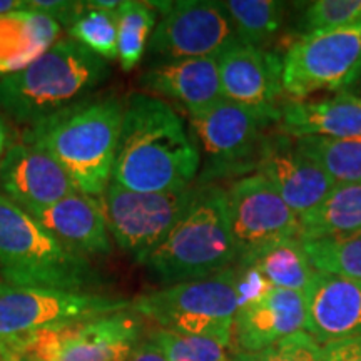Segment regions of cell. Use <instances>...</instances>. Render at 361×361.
I'll return each mask as SVG.
<instances>
[{"instance_id":"obj_4","label":"cell","mask_w":361,"mask_h":361,"mask_svg":"<svg viewBox=\"0 0 361 361\" xmlns=\"http://www.w3.org/2000/svg\"><path fill=\"white\" fill-rule=\"evenodd\" d=\"M236 264L228 191L216 183L197 184L186 211L146 261L166 286L211 278Z\"/></svg>"},{"instance_id":"obj_36","label":"cell","mask_w":361,"mask_h":361,"mask_svg":"<svg viewBox=\"0 0 361 361\" xmlns=\"http://www.w3.org/2000/svg\"><path fill=\"white\" fill-rule=\"evenodd\" d=\"M11 124H8V119L0 111V162H2L4 156H6L7 149L11 147Z\"/></svg>"},{"instance_id":"obj_1","label":"cell","mask_w":361,"mask_h":361,"mask_svg":"<svg viewBox=\"0 0 361 361\" xmlns=\"http://www.w3.org/2000/svg\"><path fill=\"white\" fill-rule=\"evenodd\" d=\"M201 156L183 117L146 92L124 97L111 183L134 192H174L194 186Z\"/></svg>"},{"instance_id":"obj_33","label":"cell","mask_w":361,"mask_h":361,"mask_svg":"<svg viewBox=\"0 0 361 361\" xmlns=\"http://www.w3.org/2000/svg\"><path fill=\"white\" fill-rule=\"evenodd\" d=\"M85 2H69V0H27V11H34L51 17L61 27H69L82 13Z\"/></svg>"},{"instance_id":"obj_27","label":"cell","mask_w":361,"mask_h":361,"mask_svg":"<svg viewBox=\"0 0 361 361\" xmlns=\"http://www.w3.org/2000/svg\"><path fill=\"white\" fill-rule=\"evenodd\" d=\"M295 141L335 184L361 183V139L300 137Z\"/></svg>"},{"instance_id":"obj_10","label":"cell","mask_w":361,"mask_h":361,"mask_svg":"<svg viewBox=\"0 0 361 361\" xmlns=\"http://www.w3.org/2000/svg\"><path fill=\"white\" fill-rule=\"evenodd\" d=\"M361 57V22L301 34L283 56V89L290 101L319 90H350Z\"/></svg>"},{"instance_id":"obj_18","label":"cell","mask_w":361,"mask_h":361,"mask_svg":"<svg viewBox=\"0 0 361 361\" xmlns=\"http://www.w3.org/2000/svg\"><path fill=\"white\" fill-rule=\"evenodd\" d=\"M305 331L319 343L361 336V281L316 273L305 291Z\"/></svg>"},{"instance_id":"obj_24","label":"cell","mask_w":361,"mask_h":361,"mask_svg":"<svg viewBox=\"0 0 361 361\" xmlns=\"http://www.w3.org/2000/svg\"><path fill=\"white\" fill-rule=\"evenodd\" d=\"M255 266L273 288L305 293L316 276V271L301 238H288L274 243L245 264Z\"/></svg>"},{"instance_id":"obj_37","label":"cell","mask_w":361,"mask_h":361,"mask_svg":"<svg viewBox=\"0 0 361 361\" xmlns=\"http://www.w3.org/2000/svg\"><path fill=\"white\" fill-rule=\"evenodd\" d=\"M27 0H0V16H6V13L16 12V11H24Z\"/></svg>"},{"instance_id":"obj_14","label":"cell","mask_w":361,"mask_h":361,"mask_svg":"<svg viewBox=\"0 0 361 361\" xmlns=\"http://www.w3.org/2000/svg\"><path fill=\"white\" fill-rule=\"evenodd\" d=\"M79 192L69 174L37 144L12 142L0 162V194L32 216Z\"/></svg>"},{"instance_id":"obj_21","label":"cell","mask_w":361,"mask_h":361,"mask_svg":"<svg viewBox=\"0 0 361 361\" xmlns=\"http://www.w3.org/2000/svg\"><path fill=\"white\" fill-rule=\"evenodd\" d=\"M35 218L66 246L85 258L112 252L111 233L96 197L82 192L71 194L35 214Z\"/></svg>"},{"instance_id":"obj_28","label":"cell","mask_w":361,"mask_h":361,"mask_svg":"<svg viewBox=\"0 0 361 361\" xmlns=\"http://www.w3.org/2000/svg\"><path fill=\"white\" fill-rule=\"evenodd\" d=\"M303 243L311 264L318 273L361 281V233Z\"/></svg>"},{"instance_id":"obj_2","label":"cell","mask_w":361,"mask_h":361,"mask_svg":"<svg viewBox=\"0 0 361 361\" xmlns=\"http://www.w3.org/2000/svg\"><path fill=\"white\" fill-rule=\"evenodd\" d=\"M124 116V97L92 96L25 129L34 142L64 168L79 192L99 197L111 184Z\"/></svg>"},{"instance_id":"obj_8","label":"cell","mask_w":361,"mask_h":361,"mask_svg":"<svg viewBox=\"0 0 361 361\" xmlns=\"http://www.w3.org/2000/svg\"><path fill=\"white\" fill-rule=\"evenodd\" d=\"M141 336L139 316L124 310L44 329L8 346L20 361H126Z\"/></svg>"},{"instance_id":"obj_19","label":"cell","mask_w":361,"mask_h":361,"mask_svg":"<svg viewBox=\"0 0 361 361\" xmlns=\"http://www.w3.org/2000/svg\"><path fill=\"white\" fill-rule=\"evenodd\" d=\"M141 85L146 94L180 104L188 114L224 97L218 59L211 57L157 62L141 75Z\"/></svg>"},{"instance_id":"obj_7","label":"cell","mask_w":361,"mask_h":361,"mask_svg":"<svg viewBox=\"0 0 361 361\" xmlns=\"http://www.w3.org/2000/svg\"><path fill=\"white\" fill-rule=\"evenodd\" d=\"M188 116L201 162L204 161L197 184L239 179L258 169L266 134L276 124L226 97Z\"/></svg>"},{"instance_id":"obj_13","label":"cell","mask_w":361,"mask_h":361,"mask_svg":"<svg viewBox=\"0 0 361 361\" xmlns=\"http://www.w3.org/2000/svg\"><path fill=\"white\" fill-rule=\"evenodd\" d=\"M226 191L238 264L281 239L301 236L300 216L261 174L239 178Z\"/></svg>"},{"instance_id":"obj_9","label":"cell","mask_w":361,"mask_h":361,"mask_svg":"<svg viewBox=\"0 0 361 361\" xmlns=\"http://www.w3.org/2000/svg\"><path fill=\"white\" fill-rule=\"evenodd\" d=\"M129 308L130 301L102 293L13 286L0 279V341L11 345L44 329Z\"/></svg>"},{"instance_id":"obj_11","label":"cell","mask_w":361,"mask_h":361,"mask_svg":"<svg viewBox=\"0 0 361 361\" xmlns=\"http://www.w3.org/2000/svg\"><path fill=\"white\" fill-rule=\"evenodd\" d=\"M197 184L174 192H134L109 184L99 197L112 241L135 263L146 264L196 194Z\"/></svg>"},{"instance_id":"obj_32","label":"cell","mask_w":361,"mask_h":361,"mask_svg":"<svg viewBox=\"0 0 361 361\" xmlns=\"http://www.w3.org/2000/svg\"><path fill=\"white\" fill-rule=\"evenodd\" d=\"M229 361H322V345L306 331H298L263 350L233 351Z\"/></svg>"},{"instance_id":"obj_20","label":"cell","mask_w":361,"mask_h":361,"mask_svg":"<svg viewBox=\"0 0 361 361\" xmlns=\"http://www.w3.org/2000/svg\"><path fill=\"white\" fill-rule=\"evenodd\" d=\"M278 128L293 139H361V97L341 90L333 97L286 101Z\"/></svg>"},{"instance_id":"obj_26","label":"cell","mask_w":361,"mask_h":361,"mask_svg":"<svg viewBox=\"0 0 361 361\" xmlns=\"http://www.w3.org/2000/svg\"><path fill=\"white\" fill-rule=\"evenodd\" d=\"M156 22L157 11L151 2L126 0L117 8V61L123 71H134L142 61Z\"/></svg>"},{"instance_id":"obj_16","label":"cell","mask_w":361,"mask_h":361,"mask_svg":"<svg viewBox=\"0 0 361 361\" xmlns=\"http://www.w3.org/2000/svg\"><path fill=\"white\" fill-rule=\"evenodd\" d=\"M256 171L300 218L322 204L336 186L319 166L300 151L295 139L281 130L266 134Z\"/></svg>"},{"instance_id":"obj_6","label":"cell","mask_w":361,"mask_h":361,"mask_svg":"<svg viewBox=\"0 0 361 361\" xmlns=\"http://www.w3.org/2000/svg\"><path fill=\"white\" fill-rule=\"evenodd\" d=\"M129 310L154 323L156 328L211 338L229 348L239 310L238 268L233 266L211 278L146 293L134 298Z\"/></svg>"},{"instance_id":"obj_29","label":"cell","mask_w":361,"mask_h":361,"mask_svg":"<svg viewBox=\"0 0 361 361\" xmlns=\"http://www.w3.org/2000/svg\"><path fill=\"white\" fill-rule=\"evenodd\" d=\"M69 37L104 61H117V11H104L85 2L69 29Z\"/></svg>"},{"instance_id":"obj_41","label":"cell","mask_w":361,"mask_h":361,"mask_svg":"<svg viewBox=\"0 0 361 361\" xmlns=\"http://www.w3.org/2000/svg\"><path fill=\"white\" fill-rule=\"evenodd\" d=\"M360 97H361V96H360Z\"/></svg>"},{"instance_id":"obj_38","label":"cell","mask_w":361,"mask_h":361,"mask_svg":"<svg viewBox=\"0 0 361 361\" xmlns=\"http://www.w3.org/2000/svg\"><path fill=\"white\" fill-rule=\"evenodd\" d=\"M0 361H20V360L17 358L11 346L0 341Z\"/></svg>"},{"instance_id":"obj_34","label":"cell","mask_w":361,"mask_h":361,"mask_svg":"<svg viewBox=\"0 0 361 361\" xmlns=\"http://www.w3.org/2000/svg\"><path fill=\"white\" fill-rule=\"evenodd\" d=\"M322 361H361V336L345 338L323 345Z\"/></svg>"},{"instance_id":"obj_15","label":"cell","mask_w":361,"mask_h":361,"mask_svg":"<svg viewBox=\"0 0 361 361\" xmlns=\"http://www.w3.org/2000/svg\"><path fill=\"white\" fill-rule=\"evenodd\" d=\"M223 96L279 123L283 97V57L236 40L218 57Z\"/></svg>"},{"instance_id":"obj_39","label":"cell","mask_w":361,"mask_h":361,"mask_svg":"<svg viewBox=\"0 0 361 361\" xmlns=\"http://www.w3.org/2000/svg\"><path fill=\"white\" fill-rule=\"evenodd\" d=\"M353 89H361V57H360V66H358V71H356V75H355L353 85H351L350 92H353Z\"/></svg>"},{"instance_id":"obj_5","label":"cell","mask_w":361,"mask_h":361,"mask_svg":"<svg viewBox=\"0 0 361 361\" xmlns=\"http://www.w3.org/2000/svg\"><path fill=\"white\" fill-rule=\"evenodd\" d=\"M0 279L13 286L92 291L101 274L89 258L0 194Z\"/></svg>"},{"instance_id":"obj_25","label":"cell","mask_w":361,"mask_h":361,"mask_svg":"<svg viewBox=\"0 0 361 361\" xmlns=\"http://www.w3.org/2000/svg\"><path fill=\"white\" fill-rule=\"evenodd\" d=\"M231 20L238 40L256 49H268L284 22V4L276 0H226L219 2Z\"/></svg>"},{"instance_id":"obj_22","label":"cell","mask_w":361,"mask_h":361,"mask_svg":"<svg viewBox=\"0 0 361 361\" xmlns=\"http://www.w3.org/2000/svg\"><path fill=\"white\" fill-rule=\"evenodd\" d=\"M62 27L34 11L0 16V80L24 71L61 39Z\"/></svg>"},{"instance_id":"obj_40","label":"cell","mask_w":361,"mask_h":361,"mask_svg":"<svg viewBox=\"0 0 361 361\" xmlns=\"http://www.w3.org/2000/svg\"><path fill=\"white\" fill-rule=\"evenodd\" d=\"M228 361H229V360H228Z\"/></svg>"},{"instance_id":"obj_12","label":"cell","mask_w":361,"mask_h":361,"mask_svg":"<svg viewBox=\"0 0 361 361\" xmlns=\"http://www.w3.org/2000/svg\"><path fill=\"white\" fill-rule=\"evenodd\" d=\"M151 4L162 12V17L147 49L161 61L218 59L238 40L231 20L219 2L179 0Z\"/></svg>"},{"instance_id":"obj_23","label":"cell","mask_w":361,"mask_h":361,"mask_svg":"<svg viewBox=\"0 0 361 361\" xmlns=\"http://www.w3.org/2000/svg\"><path fill=\"white\" fill-rule=\"evenodd\" d=\"M301 239L361 233V183L336 184L322 204L300 218Z\"/></svg>"},{"instance_id":"obj_35","label":"cell","mask_w":361,"mask_h":361,"mask_svg":"<svg viewBox=\"0 0 361 361\" xmlns=\"http://www.w3.org/2000/svg\"><path fill=\"white\" fill-rule=\"evenodd\" d=\"M126 361H168L154 343L141 341Z\"/></svg>"},{"instance_id":"obj_31","label":"cell","mask_w":361,"mask_h":361,"mask_svg":"<svg viewBox=\"0 0 361 361\" xmlns=\"http://www.w3.org/2000/svg\"><path fill=\"white\" fill-rule=\"evenodd\" d=\"M360 22L361 0H316L308 4L301 17L303 34L340 29Z\"/></svg>"},{"instance_id":"obj_30","label":"cell","mask_w":361,"mask_h":361,"mask_svg":"<svg viewBox=\"0 0 361 361\" xmlns=\"http://www.w3.org/2000/svg\"><path fill=\"white\" fill-rule=\"evenodd\" d=\"M149 341L154 343L168 361H228L226 346L219 341L204 336L180 335L156 328L149 335Z\"/></svg>"},{"instance_id":"obj_17","label":"cell","mask_w":361,"mask_h":361,"mask_svg":"<svg viewBox=\"0 0 361 361\" xmlns=\"http://www.w3.org/2000/svg\"><path fill=\"white\" fill-rule=\"evenodd\" d=\"M305 293L271 288L263 296L239 306L233 324V351L263 350L283 338L305 331Z\"/></svg>"},{"instance_id":"obj_3","label":"cell","mask_w":361,"mask_h":361,"mask_svg":"<svg viewBox=\"0 0 361 361\" xmlns=\"http://www.w3.org/2000/svg\"><path fill=\"white\" fill-rule=\"evenodd\" d=\"M109 75L107 61L62 37L27 69L0 80V111L13 123L34 128L92 97Z\"/></svg>"}]
</instances>
